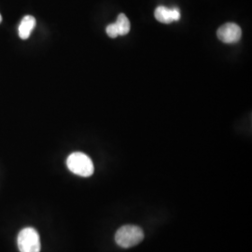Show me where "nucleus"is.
<instances>
[{
    "label": "nucleus",
    "mask_w": 252,
    "mask_h": 252,
    "mask_svg": "<svg viewBox=\"0 0 252 252\" xmlns=\"http://www.w3.org/2000/svg\"><path fill=\"white\" fill-rule=\"evenodd\" d=\"M18 248L20 252H40L39 234L33 228L23 229L18 235Z\"/></svg>",
    "instance_id": "7ed1b4c3"
},
{
    "label": "nucleus",
    "mask_w": 252,
    "mask_h": 252,
    "mask_svg": "<svg viewBox=\"0 0 252 252\" xmlns=\"http://www.w3.org/2000/svg\"><path fill=\"white\" fill-rule=\"evenodd\" d=\"M66 165L72 173L83 178L91 177L94 171L93 161L85 153H71L66 160Z\"/></svg>",
    "instance_id": "f03ea898"
},
{
    "label": "nucleus",
    "mask_w": 252,
    "mask_h": 252,
    "mask_svg": "<svg viewBox=\"0 0 252 252\" xmlns=\"http://www.w3.org/2000/svg\"><path fill=\"white\" fill-rule=\"evenodd\" d=\"M115 25H116L118 31H119V36H126L129 33L131 26H130L129 19L126 17V14H124V13L119 14Z\"/></svg>",
    "instance_id": "0eeeda50"
},
{
    "label": "nucleus",
    "mask_w": 252,
    "mask_h": 252,
    "mask_svg": "<svg viewBox=\"0 0 252 252\" xmlns=\"http://www.w3.org/2000/svg\"><path fill=\"white\" fill-rule=\"evenodd\" d=\"M217 36L223 43L232 44L240 40L242 30L239 26L234 23H228L220 27L217 31Z\"/></svg>",
    "instance_id": "20e7f679"
},
{
    "label": "nucleus",
    "mask_w": 252,
    "mask_h": 252,
    "mask_svg": "<svg viewBox=\"0 0 252 252\" xmlns=\"http://www.w3.org/2000/svg\"><path fill=\"white\" fill-rule=\"evenodd\" d=\"M155 19L162 24H171L180 19V12L177 8L168 9L164 6L157 7L154 11Z\"/></svg>",
    "instance_id": "39448f33"
},
{
    "label": "nucleus",
    "mask_w": 252,
    "mask_h": 252,
    "mask_svg": "<svg viewBox=\"0 0 252 252\" xmlns=\"http://www.w3.org/2000/svg\"><path fill=\"white\" fill-rule=\"evenodd\" d=\"M106 32H107L108 36L112 37V38H115V37L119 36V31H118V28L116 25H115V23L108 25L107 28H106Z\"/></svg>",
    "instance_id": "6e6552de"
},
{
    "label": "nucleus",
    "mask_w": 252,
    "mask_h": 252,
    "mask_svg": "<svg viewBox=\"0 0 252 252\" xmlns=\"http://www.w3.org/2000/svg\"><path fill=\"white\" fill-rule=\"evenodd\" d=\"M36 19L31 15L23 18L19 26V36L22 39H27L30 36L32 30L36 27Z\"/></svg>",
    "instance_id": "423d86ee"
},
{
    "label": "nucleus",
    "mask_w": 252,
    "mask_h": 252,
    "mask_svg": "<svg viewBox=\"0 0 252 252\" xmlns=\"http://www.w3.org/2000/svg\"><path fill=\"white\" fill-rule=\"evenodd\" d=\"M144 239L143 230L136 225H125L121 227L115 234L118 246L129 249L135 247Z\"/></svg>",
    "instance_id": "f257e3e1"
},
{
    "label": "nucleus",
    "mask_w": 252,
    "mask_h": 252,
    "mask_svg": "<svg viewBox=\"0 0 252 252\" xmlns=\"http://www.w3.org/2000/svg\"><path fill=\"white\" fill-rule=\"evenodd\" d=\"M1 21H2V17H1V15H0V23H1Z\"/></svg>",
    "instance_id": "1a4fd4ad"
}]
</instances>
